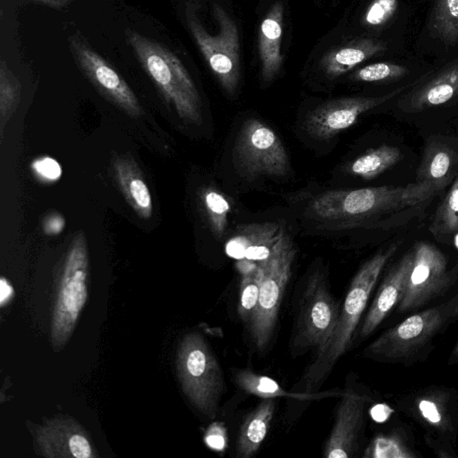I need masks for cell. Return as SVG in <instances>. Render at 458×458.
Returning <instances> with one entry per match:
<instances>
[{
	"label": "cell",
	"instance_id": "obj_38",
	"mask_svg": "<svg viewBox=\"0 0 458 458\" xmlns=\"http://www.w3.org/2000/svg\"><path fill=\"white\" fill-rule=\"evenodd\" d=\"M51 8L61 9L66 7L72 0H32Z\"/></svg>",
	"mask_w": 458,
	"mask_h": 458
},
{
	"label": "cell",
	"instance_id": "obj_24",
	"mask_svg": "<svg viewBox=\"0 0 458 458\" xmlns=\"http://www.w3.org/2000/svg\"><path fill=\"white\" fill-rule=\"evenodd\" d=\"M234 380L238 386L246 393L263 399L288 396L306 400L316 397V395L310 393L293 394L286 392L274 379L257 374L250 369H241L236 372Z\"/></svg>",
	"mask_w": 458,
	"mask_h": 458
},
{
	"label": "cell",
	"instance_id": "obj_22",
	"mask_svg": "<svg viewBox=\"0 0 458 458\" xmlns=\"http://www.w3.org/2000/svg\"><path fill=\"white\" fill-rule=\"evenodd\" d=\"M275 412L274 399H264L245 418L238 435L236 456L250 458L259 449L269 429Z\"/></svg>",
	"mask_w": 458,
	"mask_h": 458
},
{
	"label": "cell",
	"instance_id": "obj_34",
	"mask_svg": "<svg viewBox=\"0 0 458 458\" xmlns=\"http://www.w3.org/2000/svg\"><path fill=\"white\" fill-rule=\"evenodd\" d=\"M206 445L217 452H225L227 447V429L223 422H214L205 434Z\"/></svg>",
	"mask_w": 458,
	"mask_h": 458
},
{
	"label": "cell",
	"instance_id": "obj_16",
	"mask_svg": "<svg viewBox=\"0 0 458 458\" xmlns=\"http://www.w3.org/2000/svg\"><path fill=\"white\" fill-rule=\"evenodd\" d=\"M284 231L276 222L251 223L239 225L227 240L225 251L236 260L259 263L267 259Z\"/></svg>",
	"mask_w": 458,
	"mask_h": 458
},
{
	"label": "cell",
	"instance_id": "obj_6",
	"mask_svg": "<svg viewBox=\"0 0 458 458\" xmlns=\"http://www.w3.org/2000/svg\"><path fill=\"white\" fill-rule=\"evenodd\" d=\"M218 31L210 34L193 13L187 14L189 30L196 45L224 90L233 96L240 81L239 33L234 21L219 4L214 5Z\"/></svg>",
	"mask_w": 458,
	"mask_h": 458
},
{
	"label": "cell",
	"instance_id": "obj_21",
	"mask_svg": "<svg viewBox=\"0 0 458 458\" xmlns=\"http://www.w3.org/2000/svg\"><path fill=\"white\" fill-rule=\"evenodd\" d=\"M386 49V45L381 40L369 38L353 39L324 55L320 66L328 77L336 78Z\"/></svg>",
	"mask_w": 458,
	"mask_h": 458
},
{
	"label": "cell",
	"instance_id": "obj_23",
	"mask_svg": "<svg viewBox=\"0 0 458 458\" xmlns=\"http://www.w3.org/2000/svg\"><path fill=\"white\" fill-rule=\"evenodd\" d=\"M402 151L383 144L358 157L349 166V172L365 180H371L394 166L403 158Z\"/></svg>",
	"mask_w": 458,
	"mask_h": 458
},
{
	"label": "cell",
	"instance_id": "obj_31",
	"mask_svg": "<svg viewBox=\"0 0 458 458\" xmlns=\"http://www.w3.org/2000/svg\"><path fill=\"white\" fill-rule=\"evenodd\" d=\"M368 458H407L414 457L407 446L394 435L376 437L365 449Z\"/></svg>",
	"mask_w": 458,
	"mask_h": 458
},
{
	"label": "cell",
	"instance_id": "obj_39",
	"mask_svg": "<svg viewBox=\"0 0 458 458\" xmlns=\"http://www.w3.org/2000/svg\"><path fill=\"white\" fill-rule=\"evenodd\" d=\"M458 362V340L456 341L449 359V363L454 364Z\"/></svg>",
	"mask_w": 458,
	"mask_h": 458
},
{
	"label": "cell",
	"instance_id": "obj_20",
	"mask_svg": "<svg viewBox=\"0 0 458 458\" xmlns=\"http://www.w3.org/2000/svg\"><path fill=\"white\" fill-rule=\"evenodd\" d=\"M113 171L126 202L140 218L149 219L152 198L137 163L130 157L117 156L113 161Z\"/></svg>",
	"mask_w": 458,
	"mask_h": 458
},
{
	"label": "cell",
	"instance_id": "obj_11",
	"mask_svg": "<svg viewBox=\"0 0 458 458\" xmlns=\"http://www.w3.org/2000/svg\"><path fill=\"white\" fill-rule=\"evenodd\" d=\"M88 247L85 234L78 232L69 248L53 323V338L60 344L68 337L87 299Z\"/></svg>",
	"mask_w": 458,
	"mask_h": 458
},
{
	"label": "cell",
	"instance_id": "obj_33",
	"mask_svg": "<svg viewBox=\"0 0 458 458\" xmlns=\"http://www.w3.org/2000/svg\"><path fill=\"white\" fill-rule=\"evenodd\" d=\"M31 170L40 182H55L62 175V167L60 164L53 157H40L31 163Z\"/></svg>",
	"mask_w": 458,
	"mask_h": 458
},
{
	"label": "cell",
	"instance_id": "obj_27",
	"mask_svg": "<svg viewBox=\"0 0 458 458\" xmlns=\"http://www.w3.org/2000/svg\"><path fill=\"white\" fill-rule=\"evenodd\" d=\"M200 203L213 234L221 239L227 227L231 207L222 193L211 187L204 188L199 195Z\"/></svg>",
	"mask_w": 458,
	"mask_h": 458
},
{
	"label": "cell",
	"instance_id": "obj_19",
	"mask_svg": "<svg viewBox=\"0 0 458 458\" xmlns=\"http://www.w3.org/2000/svg\"><path fill=\"white\" fill-rule=\"evenodd\" d=\"M283 16L284 5L281 1H277L273 4L259 26L258 46L261 78L265 82L271 81L277 75L283 63Z\"/></svg>",
	"mask_w": 458,
	"mask_h": 458
},
{
	"label": "cell",
	"instance_id": "obj_10",
	"mask_svg": "<svg viewBox=\"0 0 458 458\" xmlns=\"http://www.w3.org/2000/svg\"><path fill=\"white\" fill-rule=\"evenodd\" d=\"M182 375L192 402L203 413L214 418L224 389L223 375L215 356L199 335H190L185 340Z\"/></svg>",
	"mask_w": 458,
	"mask_h": 458
},
{
	"label": "cell",
	"instance_id": "obj_1",
	"mask_svg": "<svg viewBox=\"0 0 458 458\" xmlns=\"http://www.w3.org/2000/svg\"><path fill=\"white\" fill-rule=\"evenodd\" d=\"M416 206L408 184L327 191L312 199L308 211L323 225L343 229L372 225L383 216Z\"/></svg>",
	"mask_w": 458,
	"mask_h": 458
},
{
	"label": "cell",
	"instance_id": "obj_29",
	"mask_svg": "<svg viewBox=\"0 0 458 458\" xmlns=\"http://www.w3.org/2000/svg\"><path fill=\"white\" fill-rule=\"evenodd\" d=\"M261 272L259 265L250 272L242 274L238 301V315L242 321L250 322L258 304Z\"/></svg>",
	"mask_w": 458,
	"mask_h": 458
},
{
	"label": "cell",
	"instance_id": "obj_17",
	"mask_svg": "<svg viewBox=\"0 0 458 458\" xmlns=\"http://www.w3.org/2000/svg\"><path fill=\"white\" fill-rule=\"evenodd\" d=\"M412 259L413 255L411 250L390 268L377 289L359 329L358 336L368 337L381 324L391 310L400 302L405 290Z\"/></svg>",
	"mask_w": 458,
	"mask_h": 458
},
{
	"label": "cell",
	"instance_id": "obj_36",
	"mask_svg": "<svg viewBox=\"0 0 458 458\" xmlns=\"http://www.w3.org/2000/svg\"><path fill=\"white\" fill-rule=\"evenodd\" d=\"M64 225V218L60 214L52 213L45 217L42 229L47 235H56L62 232Z\"/></svg>",
	"mask_w": 458,
	"mask_h": 458
},
{
	"label": "cell",
	"instance_id": "obj_37",
	"mask_svg": "<svg viewBox=\"0 0 458 458\" xmlns=\"http://www.w3.org/2000/svg\"><path fill=\"white\" fill-rule=\"evenodd\" d=\"M13 294V288L8 281L2 277L0 280V302L4 305Z\"/></svg>",
	"mask_w": 458,
	"mask_h": 458
},
{
	"label": "cell",
	"instance_id": "obj_3",
	"mask_svg": "<svg viewBox=\"0 0 458 458\" xmlns=\"http://www.w3.org/2000/svg\"><path fill=\"white\" fill-rule=\"evenodd\" d=\"M126 41L145 72L166 102L186 122L199 123L202 119L198 89L180 59L160 43L127 30Z\"/></svg>",
	"mask_w": 458,
	"mask_h": 458
},
{
	"label": "cell",
	"instance_id": "obj_2",
	"mask_svg": "<svg viewBox=\"0 0 458 458\" xmlns=\"http://www.w3.org/2000/svg\"><path fill=\"white\" fill-rule=\"evenodd\" d=\"M397 249L398 243H393L379 250L360 267L352 278L334 332L304 376L305 393L319 386L348 350L378 277Z\"/></svg>",
	"mask_w": 458,
	"mask_h": 458
},
{
	"label": "cell",
	"instance_id": "obj_35",
	"mask_svg": "<svg viewBox=\"0 0 458 458\" xmlns=\"http://www.w3.org/2000/svg\"><path fill=\"white\" fill-rule=\"evenodd\" d=\"M69 448L76 458H89L92 455L89 441L81 435L75 434L71 437Z\"/></svg>",
	"mask_w": 458,
	"mask_h": 458
},
{
	"label": "cell",
	"instance_id": "obj_26",
	"mask_svg": "<svg viewBox=\"0 0 458 458\" xmlns=\"http://www.w3.org/2000/svg\"><path fill=\"white\" fill-rule=\"evenodd\" d=\"M430 27L445 44L455 45L458 42V0H435Z\"/></svg>",
	"mask_w": 458,
	"mask_h": 458
},
{
	"label": "cell",
	"instance_id": "obj_28",
	"mask_svg": "<svg viewBox=\"0 0 458 458\" xmlns=\"http://www.w3.org/2000/svg\"><path fill=\"white\" fill-rule=\"evenodd\" d=\"M21 94V85L4 60L0 62V139L4 128L15 112Z\"/></svg>",
	"mask_w": 458,
	"mask_h": 458
},
{
	"label": "cell",
	"instance_id": "obj_8",
	"mask_svg": "<svg viewBox=\"0 0 458 458\" xmlns=\"http://www.w3.org/2000/svg\"><path fill=\"white\" fill-rule=\"evenodd\" d=\"M413 259L398 312L418 310L445 294L454 284L457 271L447 268L445 255L433 244L418 242L411 249Z\"/></svg>",
	"mask_w": 458,
	"mask_h": 458
},
{
	"label": "cell",
	"instance_id": "obj_5",
	"mask_svg": "<svg viewBox=\"0 0 458 458\" xmlns=\"http://www.w3.org/2000/svg\"><path fill=\"white\" fill-rule=\"evenodd\" d=\"M295 255L293 241L284 229L270 257L258 263L261 272L259 297L248 326L252 344L259 352L267 349L273 336Z\"/></svg>",
	"mask_w": 458,
	"mask_h": 458
},
{
	"label": "cell",
	"instance_id": "obj_4",
	"mask_svg": "<svg viewBox=\"0 0 458 458\" xmlns=\"http://www.w3.org/2000/svg\"><path fill=\"white\" fill-rule=\"evenodd\" d=\"M458 318V293L450 299L413 314L384 332L365 349L381 361H403L415 357L432 339Z\"/></svg>",
	"mask_w": 458,
	"mask_h": 458
},
{
	"label": "cell",
	"instance_id": "obj_7",
	"mask_svg": "<svg viewBox=\"0 0 458 458\" xmlns=\"http://www.w3.org/2000/svg\"><path fill=\"white\" fill-rule=\"evenodd\" d=\"M237 170L248 179L284 177L290 161L283 142L266 123L256 118L245 120L233 148Z\"/></svg>",
	"mask_w": 458,
	"mask_h": 458
},
{
	"label": "cell",
	"instance_id": "obj_9",
	"mask_svg": "<svg viewBox=\"0 0 458 458\" xmlns=\"http://www.w3.org/2000/svg\"><path fill=\"white\" fill-rule=\"evenodd\" d=\"M339 312L325 275L315 271L310 276L301 300L295 345L315 348L319 355L334 332Z\"/></svg>",
	"mask_w": 458,
	"mask_h": 458
},
{
	"label": "cell",
	"instance_id": "obj_14",
	"mask_svg": "<svg viewBox=\"0 0 458 458\" xmlns=\"http://www.w3.org/2000/svg\"><path fill=\"white\" fill-rule=\"evenodd\" d=\"M406 86L378 97H352L318 106L306 117V131L318 140H329L353 125L358 118L401 93Z\"/></svg>",
	"mask_w": 458,
	"mask_h": 458
},
{
	"label": "cell",
	"instance_id": "obj_15",
	"mask_svg": "<svg viewBox=\"0 0 458 458\" xmlns=\"http://www.w3.org/2000/svg\"><path fill=\"white\" fill-rule=\"evenodd\" d=\"M367 402L368 398L365 395L351 389L343 394L336 411L335 424L326 441L325 457L347 458L354 455Z\"/></svg>",
	"mask_w": 458,
	"mask_h": 458
},
{
	"label": "cell",
	"instance_id": "obj_32",
	"mask_svg": "<svg viewBox=\"0 0 458 458\" xmlns=\"http://www.w3.org/2000/svg\"><path fill=\"white\" fill-rule=\"evenodd\" d=\"M398 4V0H372L364 13L363 23L370 28L386 25L395 14Z\"/></svg>",
	"mask_w": 458,
	"mask_h": 458
},
{
	"label": "cell",
	"instance_id": "obj_12",
	"mask_svg": "<svg viewBox=\"0 0 458 458\" xmlns=\"http://www.w3.org/2000/svg\"><path fill=\"white\" fill-rule=\"evenodd\" d=\"M70 51L82 72L110 101L137 117L141 114L140 102L123 77L83 38L80 33L69 37Z\"/></svg>",
	"mask_w": 458,
	"mask_h": 458
},
{
	"label": "cell",
	"instance_id": "obj_25",
	"mask_svg": "<svg viewBox=\"0 0 458 458\" xmlns=\"http://www.w3.org/2000/svg\"><path fill=\"white\" fill-rule=\"evenodd\" d=\"M428 229L436 238L458 233V174L435 211Z\"/></svg>",
	"mask_w": 458,
	"mask_h": 458
},
{
	"label": "cell",
	"instance_id": "obj_30",
	"mask_svg": "<svg viewBox=\"0 0 458 458\" xmlns=\"http://www.w3.org/2000/svg\"><path fill=\"white\" fill-rule=\"evenodd\" d=\"M408 72L406 67L390 62L370 64L358 69L352 79L363 82H388L397 81Z\"/></svg>",
	"mask_w": 458,
	"mask_h": 458
},
{
	"label": "cell",
	"instance_id": "obj_18",
	"mask_svg": "<svg viewBox=\"0 0 458 458\" xmlns=\"http://www.w3.org/2000/svg\"><path fill=\"white\" fill-rule=\"evenodd\" d=\"M458 97V60L411 90L402 102L405 112H420L438 106Z\"/></svg>",
	"mask_w": 458,
	"mask_h": 458
},
{
	"label": "cell",
	"instance_id": "obj_13",
	"mask_svg": "<svg viewBox=\"0 0 458 458\" xmlns=\"http://www.w3.org/2000/svg\"><path fill=\"white\" fill-rule=\"evenodd\" d=\"M458 174V145L446 136L428 140L416 180L410 183L414 200L423 204L452 184Z\"/></svg>",
	"mask_w": 458,
	"mask_h": 458
}]
</instances>
